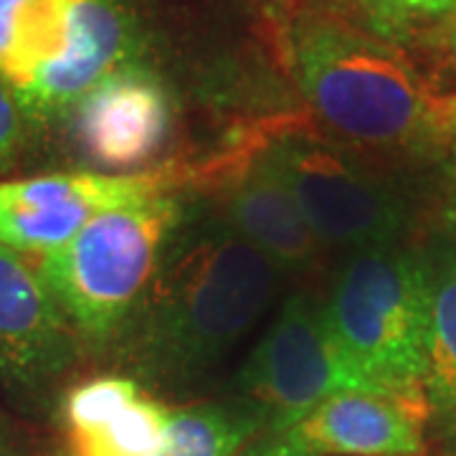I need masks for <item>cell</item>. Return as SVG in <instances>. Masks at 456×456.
I'll return each instance as SVG.
<instances>
[{
  "instance_id": "obj_16",
  "label": "cell",
  "mask_w": 456,
  "mask_h": 456,
  "mask_svg": "<svg viewBox=\"0 0 456 456\" xmlns=\"http://www.w3.org/2000/svg\"><path fill=\"white\" fill-rule=\"evenodd\" d=\"M426 393L428 398L456 406V277L434 287Z\"/></svg>"
},
{
  "instance_id": "obj_12",
  "label": "cell",
  "mask_w": 456,
  "mask_h": 456,
  "mask_svg": "<svg viewBox=\"0 0 456 456\" xmlns=\"http://www.w3.org/2000/svg\"><path fill=\"white\" fill-rule=\"evenodd\" d=\"M221 221L261 251L281 274L312 272L322 248L264 147L228 167L218 183Z\"/></svg>"
},
{
  "instance_id": "obj_11",
  "label": "cell",
  "mask_w": 456,
  "mask_h": 456,
  "mask_svg": "<svg viewBox=\"0 0 456 456\" xmlns=\"http://www.w3.org/2000/svg\"><path fill=\"white\" fill-rule=\"evenodd\" d=\"M426 388H362L332 395L287 431L312 456H421Z\"/></svg>"
},
{
  "instance_id": "obj_10",
  "label": "cell",
  "mask_w": 456,
  "mask_h": 456,
  "mask_svg": "<svg viewBox=\"0 0 456 456\" xmlns=\"http://www.w3.org/2000/svg\"><path fill=\"white\" fill-rule=\"evenodd\" d=\"M77 330L38 269L0 244V380L36 393L77 358Z\"/></svg>"
},
{
  "instance_id": "obj_1",
  "label": "cell",
  "mask_w": 456,
  "mask_h": 456,
  "mask_svg": "<svg viewBox=\"0 0 456 456\" xmlns=\"http://www.w3.org/2000/svg\"><path fill=\"white\" fill-rule=\"evenodd\" d=\"M281 277L224 221L178 226L130 317L137 368L175 386L206 380L272 307Z\"/></svg>"
},
{
  "instance_id": "obj_9",
  "label": "cell",
  "mask_w": 456,
  "mask_h": 456,
  "mask_svg": "<svg viewBox=\"0 0 456 456\" xmlns=\"http://www.w3.org/2000/svg\"><path fill=\"white\" fill-rule=\"evenodd\" d=\"M66 117L77 152L104 175L145 173L173 127L165 86L137 61L110 71Z\"/></svg>"
},
{
  "instance_id": "obj_8",
  "label": "cell",
  "mask_w": 456,
  "mask_h": 456,
  "mask_svg": "<svg viewBox=\"0 0 456 456\" xmlns=\"http://www.w3.org/2000/svg\"><path fill=\"white\" fill-rule=\"evenodd\" d=\"M160 170L104 175L94 170L0 180V244L44 256L69 244L99 213L132 200L170 193Z\"/></svg>"
},
{
  "instance_id": "obj_7",
  "label": "cell",
  "mask_w": 456,
  "mask_h": 456,
  "mask_svg": "<svg viewBox=\"0 0 456 456\" xmlns=\"http://www.w3.org/2000/svg\"><path fill=\"white\" fill-rule=\"evenodd\" d=\"M261 147L322 246L350 254L401 236V200L340 147L307 132H284Z\"/></svg>"
},
{
  "instance_id": "obj_14",
  "label": "cell",
  "mask_w": 456,
  "mask_h": 456,
  "mask_svg": "<svg viewBox=\"0 0 456 456\" xmlns=\"http://www.w3.org/2000/svg\"><path fill=\"white\" fill-rule=\"evenodd\" d=\"M314 5L398 51L436 94L446 82L456 92V0H314Z\"/></svg>"
},
{
  "instance_id": "obj_3",
  "label": "cell",
  "mask_w": 456,
  "mask_h": 456,
  "mask_svg": "<svg viewBox=\"0 0 456 456\" xmlns=\"http://www.w3.org/2000/svg\"><path fill=\"white\" fill-rule=\"evenodd\" d=\"M134 53L122 0H0V79L31 122L66 117Z\"/></svg>"
},
{
  "instance_id": "obj_15",
  "label": "cell",
  "mask_w": 456,
  "mask_h": 456,
  "mask_svg": "<svg viewBox=\"0 0 456 456\" xmlns=\"http://www.w3.org/2000/svg\"><path fill=\"white\" fill-rule=\"evenodd\" d=\"M264 419L248 403H196L170 411L155 456H241Z\"/></svg>"
},
{
  "instance_id": "obj_22",
  "label": "cell",
  "mask_w": 456,
  "mask_h": 456,
  "mask_svg": "<svg viewBox=\"0 0 456 456\" xmlns=\"http://www.w3.org/2000/svg\"><path fill=\"white\" fill-rule=\"evenodd\" d=\"M456 140V137H454ZM452 170H454V180H456V142H454V167H452Z\"/></svg>"
},
{
  "instance_id": "obj_4",
  "label": "cell",
  "mask_w": 456,
  "mask_h": 456,
  "mask_svg": "<svg viewBox=\"0 0 456 456\" xmlns=\"http://www.w3.org/2000/svg\"><path fill=\"white\" fill-rule=\"evenodd\" d=\"M180 226L170 193L99 213L61 248L38 256L46 281L77 335L104 342L130 322Z\"/></svg>"
},
{
  "instance_id": "obj_13",
  "label": "cell",
  "mask_w": 456,
  "mask_h": 456,
  "mask_svg": "<svg viewBox=\"0 0 456 456\" xmlns=\"http://www.w3.org/2000/svg\"><path fill=\"white\" fill-rule=\"evenodd\" d=\"M170 411L127 375H97L66 393L69 456H155Z\"/></svg>"
},
{
  "instance_id": "obj_18",
  "label": "cell",
  "mask_w": 456,
  "mask_h": 456,
  "mask_svg": "<svg viewBox=\"0 0 456 456\" xmlns=\"http://www.w3.org/2000/svg\"><path fill=\"white\" fill-rule=\"evenodd\" d=\"M241 456H312L305 446H299L292 436L287 434H277L274 439L256 444L251 449H246Z\"/></svg>"
},
{
  "instance_id": "obj_17",
  "label": "cell",
  "mask_w": 456,
  "mask_h": 456,
  "mask_svg": "<svg viewBox=\"0 0 456 456\" xmlns=\"http://www.w3.org/2000/svg\"><path fill=\"white\" fill-rule=\"evenodd\" d=\"M23 122L16 94L8 84L0 79V170L16 158L20 140H23Z\"/></svg>"
},
{
  "instance_id": "obj_5",
  "label": "cell",
  "mask_w": 456,
  "mask_h": 456,
  "mask_svg": "<svg viewBox=\"0 0 456 456\" xmlns=\"http://www.w3.org/2000/svg\"><path fill=\"white\" fill-rule=\"evenodd\" d=\"M434 287L426 269L393 246L350 251L325 305L347 358L380 386L426 388Z\"/></svg>"
},
{
  "instance_id": "obj_2",
  "label": "cell",
  "mask_w": 456,
  "mask_h": 456,
  "mask_svg": "<svg viewBox=\"0 0 456 456\" xmlns=\"http://www.w3.org/2000/svg\"><path fill=\"white\" fill-rule=\"evenodd\" d=\"M284 38L302 94L342 137L368 147L439 137V94L383 41L314 3L294 8Z\"/></svg>"
},
{
  "instance_id": "obj_19",
  "label": "cell",
  "mask_w": 456,
  "mask_h": 456,
  "mask_svg": "<svg viewBox=\"0 0 456 456\" xmlns=\"http://www.w3.org/2000/svg\"><path fill=\"white\" fill-rule=\"evenodd\" d=\"M436 125H439L441 140L456 137V92L436 97Z\"/></svg>"
},
{
  "instance_id": "obj_6",
  "label": "cell",
  "mask_w": 456,
  "mask_h": 456,
  "mask_svg": "<svg viewBox=\"0 0 456 456\" xmlns=\"http://www.w3.org/2000/svg\"><path fill=\"white\" fill-rule=\"evenodd\" d=\"M362 388H391L360 370L327 322L325 305L294 292L266 327L241 370L244 403L287 434L332 395Z\"/></svg>"
},
{
  "instance_id": "obj_20",
  "label": "cell",
  "mask_w": 456,
  "mask_h": 456,
  "mask_svg": "<svg viewBox=\"0 0 456 456\" xmlns=\"http://www.w3.org/2000/svg\"><path fill=\"white\" fill-rule=\"evenodd\" d=\"M261 5L272 13V16H281V20L287 23L289 16L294 13V0H261Z\"/></svg>"
},
{
  "instance_id": "obj_21",
  "label": "cell",
  "mask_w": 456,
  "mask_h": 456,
  "mask_svg": "<svg viewBox=\"0 0 456 456\" xmlns=\"http://www.w3.org/2000/svg\"><path fill=\"white\" fill-rule=\"evenodd\" d=\"M0 456H20L18 454V449H13L11 439L3 434V428H0Z\"/></svg>"
}]
</instances>
